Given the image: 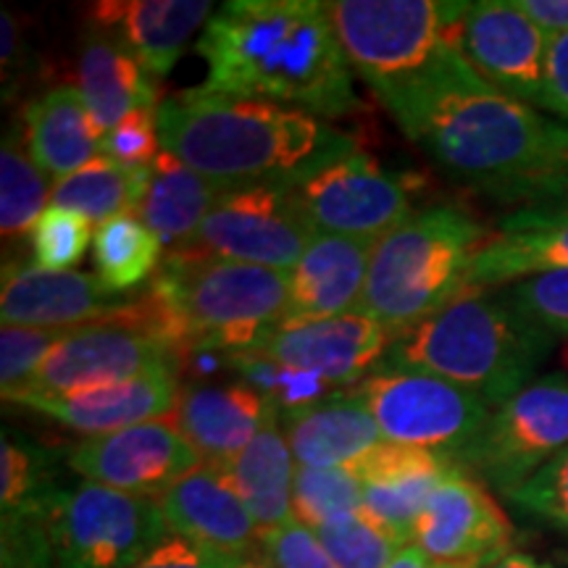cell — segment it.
<instances>
[{
  "label": "cell",
  "mask_w": 568,
  "mask_h": 568,
  "mask_svg": "<svg viewBox=\"0 0 568 568\" xmlns=\"http://www.w3.org/2000/svg\"><path fill=\"white\" fill-rule=\"evenodd\" d=\"M166 153L224 187L297 184L358 151L353 134L311 113L201 88L159 103Z\"/></svg>",
  "instance_id": "3"
},
{
  "label": "cell",
  "mask_w": 568,
  "mask_h": 568,
  "mask_svg": "<svg viewBox=\"0 0 568 568\" xmlns=\"http://www.w3.org/2000/svg\"><path fill=\"white\" fill-rule=\"evenodd\" d=\"M226 366L243 379V385L253 387L280 408V416H293L301 410L316 406L318 400L337 393L335 387L326 385L322 376L301 372V368H290L268 361L258 353H234L226 355Z\"/></svg>",
  "instance_id": "35"
},
{
  "label": "cell",
  "mask_w": 568,
  "mask_h": 568,
  "mask_svg": "<svg viewBox=\"0 0 568 568\" xmlns=\"http://www.w3.org/2000/svg\"><path fill=\"white\" fill-rule=\"evenodd\" d=\"M385 109L445 176L495 203L539 205L568 176V124L481 80L460 38Z\"/></svg>",
  "instance_id": "1"
},
{
  "label": "cell",
  "mask_w": 568,
  "mask_h": 568,
  "mask_svg": "<svg viewBox=\"0 0 568 568\" xmlns=\"http://www.w3.org/2000/svg\"><path fill=\"white\" fill-rule=\"evenodd\" d=\"M222 552L201 548L190 539L169 535L132 568H219Z\"/></svg>",
  "instance_id": "44"
},
{
  "label": "cell",
  "mask_w": 568,
  "mask_h": 568,
  "mask_svg": "<svg viewBox=\"0 0 568 568\" xmlns=\"http://www.w3.org/2000/svg\"><path fill=\"white\" fill-rule=\"evenodd\" d=\"M163 245L138 213H122L98 226L92 240L95 274L111 293L140 287L161 268Z\"/></svg>",
  "instance_id": "32"
},
{
  "label": "cell",
  "mask_w": 568,
  "mask_h": 568,
  "mask_svg": "<svg viewBox=\"0 0 568 568\" xmlns=\"http://www.w3.org/2000/svg\"><path fill=\"white\" fill-rule=\"evenodd\" d=\"M222 471L243 497L264 535L293 516L297 460L282 432V416L272 418Z\"/></svg>",
  "instance_id": "29"
},
{
  "label": "cell",
  "mask_w": 568,
  "mask_h": 568,
  "mask_svg": "<svg viewBox=\"0 0 568 568\" xmlns=\"http://www.w3.org/2000/svg\"><path fill=\"white\" fill-rule=\"evenodd\" d=\"M219 568H274V564L266 558L264 550L243 552V556H224L222 552Z\"/></svg>",
  "instance_id": "51"
},
{
  "label": "cell",
  "mask_w": 568,
  "mask_h": 568,
  "mask_svg": "<svg viewBox=\"0 0 568 568\" xmlns=\"http://www.w3.org/2000/svg\"><path fill=\"white\" fill-rule=\"evenodd\" d=\"M169 531L201 548L243 556L264 550V531L222 468L201 464L161 497Z\"/></svg>",
  "instance_id": "21"
},
{
  "label": "cell",
  "mask_w": 568,
  "mask_h": 568,
  "mask_svg": "<svg viewBox=\"0 0 568 568\" xmlns=\"http://www.w3.org/2000/svg\"><path fill=\"white\" fill-rule=\"evenodd\" d=\"M211 13L205 0H101L90 6L88 21L90 30L122 42L153 80H163Z\"/></svg>",
  "instance_id": "23"
},
{
  "label": "cell",
  "mask_w": 568,
  "mask_h": 568,
  "mask_svg": "<svg viewBox=\"0 0 568 568\" xmlns=\"http://www.w3.org/2000/svg\"><path fill=\"white\" fill-rule=\"evenodd\" d=\"M556 339L503 295L471 293L395 335L374 372L443 376L497 408L537 379Z\"/></svg>",
  "instance_id": "5"
},
{
  "label": "cell",
  "mask_w": 568,
  "mask_h": 568,
  "mask_svg": "<svg viewBox=\"0 0 568 568\" xmlns=\"http://www.w3.org/2000/svg\"><path fill=\"white\" fill-rule=\"evenodd\" d=\"M364 508V485L347 466L308 468L297 466L293 487V518L308 529H318Z\"/></svg>",
  "instance_id": "36"
},
{
  "label": "cell",
  "mask_w": 568,
  "mask_h": 568,
  "mask_svg": "<svg viewBox=\"0 0 568 568\" xmlns=\"http://www.w3.org/2000/svg\"><path fill=\"white\" fill-rule=\"evenodd\" d=\"M506 497L524 514L568 537V447Z\"/></svg>",
  "instance_id": "41"
},
{
  "label": "cell",
  "mask_w": 568,
  "mask_h": 568,
  "mask_svg": "<svg viewBox=\"0 0 568 568\" xmlns=\"http://www.w3.org/2000/svg\"><path fill=\"white\" fill-rule=\"evenodd\" d=\"M387 568H437V564L426 556L422 548H416V545L410 542L400 552H397V556L393 558V564H389Z\"/></svg>",
  "instance_id": "49"
},
{
  "label": "cell",
  "mask_w": 568,
  "mask_h": 568,
  "mask_svg": "<svg viewBox=\"0 0 568 568\" xmlns=\"http://www.w3.org/2000/svg\"><path fill=\"white\" fill-rule=\"evenodd\" d=\"M203 92L253 98L318 119L361 109L353 69L318 0H232L197 40Z\"/></svg>",
  "instance_id": "2"
},
{
  "label": "cell",
  "mask_w": 568,
  "mask_h": 568,
  "mask_svg": "<svg viewBox=\"0 0 568 568\" xmlns=\"http://www.w3.org/2000/svg\"><path fill=\"white\" fill-rule=\"evenodd\" d=\"M0 80H3V98L11 101L17 95L21 77H24V30L13 11L3 9L0 13Z\"/></svg>",
  "instance_id": "45"
},
{
  "label": "cell",
  "mask_w": 568,
  "mask_h": 568,
  "mask_svg": "<svg viewBox=\"0 0 568 568\" xmlns=\"http://www.w3.org/2000/svg\"><path fill=\"white\" fill-rule=\"evenodd\" d=\"M290 272L169 251L148 290L116 311L174 355L245 353L287 318Z\"/></svg>",
  "instance_id": "4"
},
{
  "label": "cell",
  "mask_w": 568,
  "mask_h": 568,
  "mask_svg": "<svg viewBox=\"0 0 568 568\" xmlns=\"http://www.w3.org/2000/svg\"><path fill=\"white\" fill-rule=\"evenodd\" d=\"M568 268V222L500 226L468 274V295L493 284H510L531 274Z\"/></svg>",
  "instance_id": "30"
},
{
  "label": "cell",
  "mask_w": 568,
  "mask_h": 568,
  "mask_svg": "<svg viewBox=\"0 0 568 568\" xmlns=\"http://www.w3.org/2000/svg\"><path fill=\"white\" fill-rule=\"evenodd\" d=\"M437 568H464V566H439V564H437Z\"/></svg>",
  "instance_id": "52"
},
{
  "label": "cell",
  "mask_w": 568,
  "mask_h": 568,
  "mask_svg": "<svg viewBox=\"0 0 568 568\" xmlns=\"http://www.w3.org/2000/svg\"><path fill=\"white\" fill-rule=\"evenodd\" d=\"M63 329H34V326L3 324L0 329V389L3 400L24 393L61 339Z\"/></svg>",
  "instance_id": "39"
},
{
  "label": "cell",
  "mask_w": 568,
  "mask_h": 568,
  "mask_svg": "<svg viewBox=\"0 0 568 568\" xmlns=\"http://www.w3.org/2000/svg\"><path fill=\"white\" fill-rule=\"evenodd\" d=\"M568 222V176L548 201L529 209H518L503 219L500 226H529V224H566Z\"/></svg>",
  "instance_id": "47"
},
{
  "label": "cell",
  "mask_w": 568,
  "mask_h": 568,
  "mask_svg": "<svg viewBox=\"0 0 568 568\" xmlns=\"http://www.w3.org/2000/svg\"><path fill=\"white\" fill-rule=\"evenodd\" d=\"M176 395L180 382L174 372H151L74 393H21L9 397V403L53 418L88 437H98L169 416L176 406Z\"/></svg>",
  "instance_id": "20"
},
{
  "label": "cell",
  "mask_w": 568,
  "mask_h": 568,
  "mask_svg": "<svg viewBox=\"0 0 568 568\" xmlns=\"http://www.w3.org/2000/svg\"><path fill=\"white\" fill-rule=\"evenodd\" d=\"M568 447V374L537 376L493 408L456 464L506 497Z\"/></svg>",
  "instance_id": "9"
},
{
  "label": "cell",
  "mask_w": 568,
  "mask_h": 568,
  "mask_svg": "<svg viewBox=\"0 0 568 568\" xmlns=\"http://www.w3.org/2000/svg\"><path fill=\"white\" fill-rule=\"evenodd\" d=\"M293 193L316 232L374 243L414 213V190L406 176L361 151L293 184Z\"/></svg>",
  "instance_id": "12"
},
{
  "label": "cell",
  "mask_w": 568,
  "mask_h": 568,
  "mask_svg": "<svg viewBox=\"0 0 568 568\" xmlns=\"http://www.w3.org/2000/svg\"><path fill=\"white\" fill-rule=\"evenodd\" d=\"M393 335L364 314L293 322L284 318L251 353L322 376L335 389L358 387L385 358Z\"/></svg>",
  "instance_id": "17"
},
{
  "label": "cell",
  "mask_w": 568,
  "mask_h": 568,
  "mask_svg": "<svg viewBox=\"0 0 568 568\" xmlns=\"http://www.w3.org/2000/svg\"><path fill=\"white\" fill-rule=\"evenodd\" d=\"M566 366H568V351H566Z\"/></svg>",
  "instance_id": "53"
},
{
  "label": "cell",
  "mask_w": 568,
  "mask_h": 568,
  "mask_svg": "<svg viewBox=\"0 0 568 568\" xmlns=\"http://www.w3.org/2000/svg\"><path fill=\"white\" fill-rule=\"evenodd\" d=\"M485 568H552V566L545 564V560L535 558V556H529V552L510 550V552H506V556L493 560V564L485 566Z\"/></svg>",
  "instance_id": "50"
},
{
  "label": "cell",
  "mask_w": 568,
  "mask_h": 568,
  "mask_svg": "<svg viewBox=\"0 0 568 568\" xmlns=\"http://www.w3.org/2000/svg\"><path fill=\"white\" fill-rule=\"evenodd\" d=\"M466 6L439 0H329L326 13L353 74L385 103L456 45Z\"/></svg>",
  "instance_id": "7"
},
{
  "label": "cell",
  "mask_w": 568,
  "mask_h": 568,
  "mask_svg": "<svg viewBox=\"0 0 568 568\" xmlns=\"http://www.w3.org/2000/svg\"><path fill=\"white\" fill-rule=\"evenodd\" d=\"M21 132L34 163L55 182L103 155V138L92 124L77 84H55L21 109Z\"/></svg>",
  "instance_id": "25"
},
{
  "label": "cell",
  "mask_w": 568,
  "mask_h": 568,
  "mask_svg": "<svg viewBox=\"0 0 568 568\" xmlns=\"http://www.w3.org/2000/svg\"><path fill=\"white\" fill-rule=\"evenodd\" d=\"M503 301L548 335L568 337V268L518 280Z\"/></svg>",
  "instance_id": "40"
},
{
  "label": "cell",
  "mask_w": 568,
  "mask_h": 568,
  "mask_svg": "<svg viewBox=\"0 0 568 568\" xmlns=\"http://www.w3.org/2000/svg\"><path fill=\"white\" fill-rule=\"evenodd\" d=\"M159 109H138L103 138V155L124 169H148L161 155Z\"/></svg>",
  "instance_id": "42"
},
{
  "label": "cell",
  "mask_w": 568,
  "mask_h": 568,
  "mask_svg": "<svg viewBox=\"0 0 568 568\" xmlns=\"http://www.w3.org/2000/svg\"><path fill=\"white\" fill-rule=\"evenodd\" d=\"M92 224L77 211L48 205L30 232L34 264L53 272H69L92 245Z\"/></svg>",
  "instance_id": "38"
},
{
  "label": "cell",
  "mask_w": 568,
  "mask_h": 568,
  "mask_svg": "<svg viewBox=\"0 0 568 568\" xmlns=\"http://www.w3.org/2000/svg\"><path fill=\"white\" fill-rule=\"evenodd\" d=\"M124 303L98 280V274L77 268L53 272L27 261H6L0 274L3 324L71 332L77 326L101 322Z\"/></svg>",
  "instance_id": "18"
},
{
  "label": "cell",
  "mask_w": 568,
  "mask_h": 568,
  "mask_svg": "<svg viewBox=\"0 0 568 568\" xmlns=\"http://www.w3.org/2000/svg\"><path fill=\"white\" fill-rule=\"evenodd\" d=\"M493 232L453 205L414 211L374 245L358 314L389 335L422 324L468 295L474 261Z\"/></svg>",
  "instance_id": "6"
},
{
  "label": "cell",
  "mask_w": 568,
  "mask_h": 568,
  "mask_svg": "<svg viewBox=\"0 0 568 568\" xmlns=\"http://www.w3.org/2000/svg\"><path fill=\"white\" fill-rule=\"evenodd\" d=\"M59 568H132L169 537L159 500L82 481L48 514Z\"/></svg>",
  "instance_id": "8"
},
{
  "label": "cell",
  "mask_w": 568,
  "mask_h": 568,
  "mask_svg": "<svg viewBox=\"0 0 568 568\" xmlns=\"http://www.w3.org/2000/svg\"><path fill=\"white\" fill-rule=\"evenodd\" d=\"M374 240L318 232L290 272L287 318H332L358 311L366 287Z\"/></svg>",
  "instance_id": "24"
},
{
  "label": "cell",
  "mask_w": 568,
  "mask_h": 568,
  "mask_svg": "<svg viewBox=\"0 0 568 568\" xmlns=\"http://www.w3.org/2000/svg\"><path fill=\"white\" fill-rule=\"evenodd\" d=\"M548 38L568 34V0H514Z\"/></svg>",
  "instance_id": "48"
},
{
  "label": "cell",
  "mask_w": 568,
  "mask_h": 568,
  "mask_svg": "<svg viewBox=\"0 0 568 568\" xmlns=\"http://www.w3.org/2000/svg\"><path fill=\"white\" fill-rule=\"evenodd\" d=\"M460 51L497 92L545 111L550 38L514 0H477L460 19Z\"/></svg>",
  "instance_id": "15"
},
{
  "label": "cell",
  "mask_w": 568,
  "mask_h": 568,
  "mask_svg": "<svg viewBox=\"0 0 568 568\" xmlns=\"http://www.w3.org/2000/svg\"><path fill=\"white\" fill-rule=\"evenodd\" d=\"M355 389L387 443L422 447L453 460L493 414L485 397L435 374L374 372Z\"/></svg>",
  "instance_id": "10"
},
{
  "label": "cell",
  "mask_w": 568,
  "mask_h": 568,
  "mask_svg": "<svg viewBox=\"0 0 568 568\" xmlns=\"http://www.w3.org/2000/svg\"><path fill=\"white\" fill-rule=\"evenodd\" d=\"M545 111L568 124V34L550 38L548 80H545Z\"/></svg>",
  "instance_id": "46"
},
{
  "label": "cell",
  "mask_w": 568,
  "mask_h": 568,
  "mask_svg": "<svg viewBox=\"0 0 568 568\" xmlns=\"http://www.w3.org/2000/svg\"><path fill=\"white\" fill-rule=\"evenodd\" d=\"M314 531L337 568H387L403 550V545H397L385 529L376 527L364 508Z\"/></svg>",
  "instance_id": "37"
},
{
  "label": "cell",
  "mask_w": 568,
  "mask_h": 568,
  "mask_svg": "<svg viewBox=\"0 0 568 568\" xmlns=\"http://www.w3.org/2000/svg\"><path fill=\"white\" fill-rule=\"evenodd\" d=\"M59 493L51 453L3 429L0 435V518L48 514Z\"/></svg>",
  "instance_id": "34"
},
{
  "label": "cell",
  "mask_w": 568,
  "mask_h": 568,
  "mask_svg": "<svg viewBox=\"0 0 568 568\" xmlns=\"http://www.w3.org/2000/svg\"><path fill=\"white\" fill-rule=\"evenodd\" d=\"M151 187V166L124 169L101 155L67 180L53 182L51 205L77 211L90 224H105L122 213H138Z\"/></svg>",
  "instance_id": "31"
},
{
  "label": "cell",
  "mask_w": 568,
  "mask_h": 568,
  "mask_svg": "<svg viewBox=\"0 0 568 568\" xmlns=\"http://www.w3.org/2000/svg\"><path fill=\"white\" fill-rule=\"evenodd\" d=\"M280 408L268 397L243 385H195L180 387L172 410L174 424L193 445L201 464L226 468L253 443Z\"/></svg>",
  "instance_id": "22"
},
{
  "label": "cell",
  "mask_w": 568,
  "mask_h": 568,
  "mask_svg": "<svg viewBox=\"0 0 568 568\" xmlns=\"http://www.w3.org/2000/svg\"><path fill=\"white\" fill-rule=\"evenodd\" d=\"M151 372L180 374L174 355L159 339L113 311L101 322L67 332L24 393H74Z\"/></svg>",
  "instance_id": "14"
},
{
  "label": "cell",
  "mask_w": 568,
  "mask_h": 568,
  "mask_svg": "<svg viewBox=\"0 0 568 568\" xmlns=\"http://www.w3.org/2000/svg\"><path fill=\"white\" fill-rule=\"evenodd\" d=\"M77 88L88 103L95 130L105 138L113 126L138 109H159V92L145 67L119 40L84 32L77 61Z\"/></svg>",
  "instance_id": "27"
},
{
  "label": "cell",
  "mask_w": 568,
  "mask_h": 568,
  "mask_svg": "<svg viewBox=\"0 0 568 568\" xmlns=\"http://www.w3.org/2000/svg\"><path fill=\"white\" fill-rule=\"evenodd\" d=\"M45 201H51L48 176L27 151L21 124H13L0 145V232L6 243L30 237Z\"/></svg>",
  "instance_id": "33"
},
{
  "label": "cell",
  "mask_w": 568,
  "mask_h": 568,
  "mask_svg": "<svg viewBox=\"0 0 568 568\" xmlns=\"http://www.w3.org/2000/svg\"><path fill=\"white\" fill-rule=\"evenodd\" d=\"M316 234L293 184H245L224 190L201 230L176 251L293 272Z\"/></svg>",
  "instance_id": "11"
},
{
  "label": "cell",
  "mask_w": 568,
  "mask_h": 568,
  "mask_svg": "<svg viewBox=\"0 0 568 568\" xmlns=\"http://www.w3.org/2000/svg\"><path fill=\"white\" fill-rule=\"evenodd\" d=\"M456 466L439 453L385 439L347 468L364 485V514L406 548L432 493Z\"/></svg>",
  "instance_id": "19"
},
{
  "label": "cell",
  "mask_w": 568,
  "mask_h": 568,
  "mask_svg": "<svg viewBox=\"0 0 568 568\" xmlns=\"http://www.w3.org/2000/svg\"><path fill=\"white\" fill-rule=\"evenodd\" d=\"M224 190L230 187L195 172L176 155L161 151L151 166V187L142 197L138 216L161 240V245L176 251L201 230Z\"/></svg>",
  "instance_id": "28"
},
{
  "label": "cell",
  "mask_w": 568,
  "mask_h": 568,
  "mask_svg": "<svg viewBox=\"0 0 568 568\" xmlns=\"http://www.w3.org/2000/svg\"><path fill=\"white\" fill-rule=\"evenodd\" d=\"M282 424L297 466L308 468L351 466L385 443L358 389H337Z\"/></svg>",
  "instance_id": "26"
},
{
  "label": "cell",
  "mask_w": 568,
  "mask_h": 568,
  "mask_svg": "<svg viewBox=\"0 0 568 568\" xmlns=\"http://www.w3.org/2000/svg\"><path fill=\"white\" fill-rule=\"evenodd\" d=\"M67 464L84 481L161 500L184 474L201 466V458L169 414L111 435L84 437L71 447Z\"/></svg>",
  "instance_id": "13"
},
{
  "label": "cell",
  "mask_w": 568,
  "mask_h": 568,
  "mask_svg": "<svg viewBox=\"0 0 568 568\" xmlns=\"http://www.w3.org/2000/svg\"><path fill=\"white\" fill-rule=\"evenodd\" d=\"M264 552L274 568H337L316 531L290 516L280 527L264 535Z\"/></svg>",
  "instance_id": "43"
},
{
  "label": "cell",
  "mask_w": 568,
  "mask_h": 568,
  "mask_svg": "<svg viewBox=\"0 0 568 568\" xmlns=\"http://www.w3.org/2000/svg\"><path fill=\"white\" fill-rule=\"evenodd\" d=\"M414 545L439 566L485 568L514 550V524L485 481L456 466L418 516Z\"/></svg>",
  "instance_id": "16"
}]
</instances>
